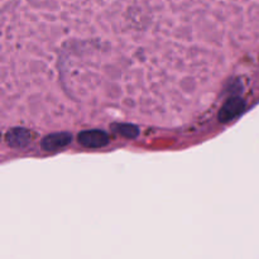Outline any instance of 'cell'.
I'll use <instances>...</instances> for the list:
<instances>
[{"label": "cell", "mask_w": 259, "mask_h": 259, "mask_svg": "<svg viewBox=\"0 0 259 259\" xmlns=\"http://www.w3.org/2000/svg\"><path fill=\"white\" fill-rule=\"evenodd\" d=\"M72 141V136L66 132L61 133H53L46 137L42 142V147L47 152H57L60 149L66 148Z\"/></svg>", "instance_id": "cell-4"}, {"label": "cell", "mask_w": 259, "mask_h": 259, "mask_svg": "<svg viewBox=\"0 0 259 259\" xmlns=\"http://www.w3.org/2000/svg\"><path fill=\"white\" fill-rule=\"evenodd\" d=\"M33 139V133L25 128L9 129L5 134V141L12 148H25Z\"/></svg>", "instance_id": "cell-3"}, {"label": "cell", "mask_w": 259, "mask_h": 259, "mask_svg": "<svg viewBox=\"0 0 259 259\" xmlns=\"http://www.w3.org/2000/svg\"><path fill=\"white\" fill-rule=\"evenodd\" d=\"M78 143L85 148H103L108 146L109 136L103 131H83L77 137Z\"/></svg>", "instance_id": "cell-1"}, {"label": "cell", "mask_w": 259, "mask_h": 259, "mask_svg": "<svg viewBox=\"0 0 259 259\" xmlns=\"http://www.w3.org/2000/svg\"><path fill=\"white\" fill-rule=\"evenodd\" d=\"M113 128L116 133L121 134V136L129 139L136 138L139 134V129L137 128V126L132 125V124H114Z\"/></svg>", "instance_id": "cell-5"}, {"label": "cell", "mask_w": 259, "mask_h": 259, "mask_svg": "<svg viewBox=\"0 0 259 259\" xmlns=\"http://www.w3.org/2000/svg\"><path fill=\"white\" fill-rule=\"evenodd\" d=\"M245 108V103L242 98L238 96H233V98L228 99L223 108L219 111V120L223 123H228V121L233 120L237 118L238 115L243 113Z\"/></svg>", "instance_id": "cell-2"}]
</instances>
